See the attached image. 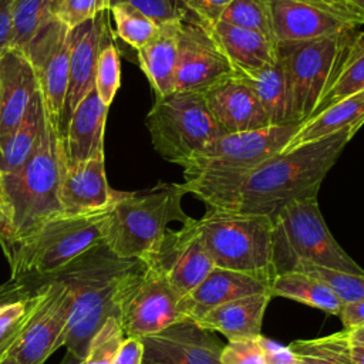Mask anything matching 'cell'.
Masks as SVG:
<instances>
[{
	"label": "cell",
	"mask_w": 364,
	"mask_h": 364,
	"mask_svg": "<svg viewBox=\"0 0 364 364\" xmlns=\"http://www.w3.org/2000/svg\"><path fill=\"white\" fill-rule=\"evenodd\" d=\"M358 27L307 41L277 43L284 70L290 121L303 125L330 87Z\"/></svg>",
	"instance_id": "9c48e42d"
},
{
	"label": "cell",
	"mask_w": 364,
	"mask_h": 364,
	"mask_svg": "<svg viewBox=\"0 0 364 364\" xmlns=\"http://www.w3.org/2000/svg\"><path fill=\"white\" fill-rule=\"evenodd\" d=\"M245 77L252 84L266 114L269 125L276 127L293 124L290 121L284 70L279 57L273 63L264 65L262 70Z\"/></svg>",
	"instance_id": "f546056e"
},
{
	"label": "cell",
	"mask_w": 364,
	"mask_h": 364,
	"mask_svg": "<svg viewBox=\"0 0 364 364\" xmlns=\"http://www.w3.org/2000/svg\"><path fill=\"white\" fill-rule=\"evenodd\" d=\"M196 223L215 267L273 282L272 218L208 209Z\"/></svg>",
	"instance_id": "ba28073f"
},
{
	"label": "cell",
	"mask_w": 364,
	"mask_h": 364,
	"mask_svg": "<svg viewBox=\"0 0 364 364\" xmlns=\"http://www.w3.org/2000/svg\"><path fill=\"white\" fill-rule=\"evenodd\" d=\"M181 183L158 182L136 192H114L104 222L102 242L124 259H146L159 245L171 222H189L182 209Z\"/></svg>",
	"instance_id": "5b68a950"
},
{
	"label": "cell",
	"mask_w": 364,
	"mask_h": 364,
	"mask_svg": "<svg viewBox=\"0 0 364 364\" xmlns=\"http://www.w3.org/2000/svg\"><path fill=\"white\" fill-rule=\"evenodd\" d=\"M317 1H324V3H331V4H338V6H344V7H348L347 4L344 3H338V1H334V0H317ZM350 9V7H348ZM351 10V9H350Z\"/></svg>",
	"instance_id": "11a10c76"
},
{
	"label": "cell",
	"mask_w": 364,
	"mask_h": 364,
	"mask_svg": "<svg viewBox=\"0 0 364 364\" xmlns=\"http://www.w3.org/2000/svg\"><path fill=\"white\" fill-rule=\"evenodd\" d=\"M181 18L161 24L156 36L136 51L138 64L146 75L155 97L173 91Z\"/></svg>",
	"instance_id": "484cf974"
},
{
	"label": "cell",
	"mask_w": 364,
	"mask_h": 364,
	"mask_svg": "<svg viewBox=\"0 0 364 364\" xmlns=\"http://www.w3.org/2000/svg\"><path fill=\"white\" fill-rule=\"evenodd\" d=\"M50 4L51 0H16L10 48L23 51L33 36L51 20Z\"/></svg>",
	"instance_id": "e575fe53"
},
{
	"label": "cell",
	"mask_w": 364,
	"mask_h": 364,
	"mask_svg": "<svg viewBox=\"0 0 364 364\" xmlns=\"http://www.w3.org/2000/svg\"><path fill=\"white\" fill-rule=\"evenodd\" d=\"M351 363L364 364V343H351Z\"/></svg>",
	"instance_id": "681fc988"
},
{
	"label": "cell",
	"mask_w": 364,
	"mask_h": 364,
	"mask_svg": "<svg viewBox=\"0 0 364 364\" xmlns=\"http://www.w3.org/2000/svg\"><path fill=\"white\" fill-rule=\"evenodd\" d=\"M60 364H84V358H80V357L74 355L73 353L67 351Z\"/></svg>",
	"instance_id": "f5cc1de1"
},
{
	"label": "cell",
	"mask_w": 364,
	"mask_h": 364,
	"mask_svg": "<svg viewBox=\"0 0 364 364\" xmlns=\"http://www.w3.org/2000/svg\"><path fill=\"white\" fill-rule=\"evenodd\" d=\"M109 0H51L50 17L70 30L108 11Z\"/></svg>",
	"instance_id": "f35d334b"
},
{
	"label": "cell",
	"mask_w": 364,
	"mask_h": 364,
	"mask_svg": "<svg viewBox=\"0 0 364 364\" xmlns=\"http://www.w3.org/2000/svg\"><path fill=\"white\" fill-rule=\"evenodd\" d=\"M125 334L119 321L115 317H109L91 337L84 364H111L117 355Z\"/></svg>",
	"instance_id": "74e56055"
},
{
	"label": "cell",
	"mask_w": 364,
	"mask_h": 364,
	"mask_svg": "<svg viewBox=\"0 0 364 364\" xmlns=\"http://www.w3.org/2000/svg\"><path fill=\"white\" fill-rule=\"evenodd\" d=\"M348 336L351 343H364V327L348 330Z\"/></svg>",
	"instance_id": "816d5d0a"
},
{
	"label": "cell",
	"mask_w": 364,
	"mask_h": 364,
	"mask_svg": "<svg viewBox=\"0 0 364 364\" xmlns=\"http://www.w3.org/2000/svg\"><path fill=\"white\" fill-rule=\"evenodd\" d=\"M109 13L115 21L117 37L136 51L148 44L159 31L158 23L129 4H112Z\"/></svg>",
	"instance_id": "d6a6232c"
},
{
	"label": "cell",
	"mask_w": 364,
	"mask_h": 364,
	"mask_svg": "<svg viewBox=\"0 0 364 364\" xmlns=\"http://www.w3.org/2000/svg\"><path fill=\"white\" fill-rule=\"evenodd\" d=\"M363 88H364V31L358 28L337 68V73L330 87L326 90V92L320 98L313 117Z\"/></svg>",
	"instance_id": "4dcf8cb0"
},
{
	"label": "cell",
	"mask_w": 364,
	"mask_h": 364,
	"mask_svg": "<svg viewBox=\"0 0 364 364\" xmlns=\"http://www.w3.org/2000/svg\"><path fill=\"white\" fill-rule=\"evenodd\" d=\"M0 364H17L13 358H10L9 355L7 357H4L1 361H0Z\"/></svg>",
	"instance_id": "db71d44e"
},
{
	"label": "cell",
	"mask_w": 364,
	"mask_h": 364,
	"mask_svg": "<svg viewBox=\"0 0 364 364\" xmlns=\"http://www.w3.org/2000/svg\"><path fill=\"white\" fill-rule=\"evenodd\" d=\"M46 115L47 111L38 91L20 125L11 134L0 138V175L11 173L27 162L40 138Z\"/></svg>",
	"instance_id": "83f0119b"
},
{
	"label": "cell",
	"mask_w": 364,
	"mask_h": 364,
	"mask_svg": "<svg viewBox=\"0 0 364 364\" xmlns=\"http://www.w3.org/2000/svg\"><path fill=\"white\" fill-rule=\"evenodd\" d=\"M202 94L223 134L270 127L262 104L245 75L235 74L220 80Z\"/></svg>",
	"instance_id": "d6986e66"
},
{
	"label": "cell",
	"mask_w": 364,
	"mask_h": 364,
	"mask_svg": "<svg viewBox=\"0 0 364 364\" xmlns=\"http://www.w3.org/2000/svg\"><path fill=\"white\" fill-rule=\"evenodd\" d=\"M183 13L192 16L206 27L220 21L223 11L232 0H178Z\"/></svg>",
	"instance_id": "b9f144b4"
},
{
	"label": "cell",
	"mask_w": 364,
	"mask_h": 364,
	"mask_svg": "<svg viewBox=\"0 0 364 364\" xmlns=\"http://www.w3.org/2000/svg\"><path fill=\"white\" fill-rule=\"evenodd\" d=\"M301 125L286 124L255 131L223 134L205 151L182 165L185 193L208 209L233 210L247 175L266 159L284 151Z\"/></svg>",
	"instance_id": "7a4b0ae2"
},
{
	"label": "cell",
	"mask_w": 364,
	"mask_h": 364,
	"mask_svg": "<svg viewBox=\"0 0 364 364\" xmlns=\"http://www.w3.org/2000/svg\"><path fill=\"white\" fill-rule=\"evenodd\" d=\"M108 209L109 206L82 215L61 213L43 222L4 250L10 264V280L31 287L101 243Z\"/></svg>",
	"instance_id": "8992f818"
},
{
	"label": "cell",
	"mask_w": 364,
	"mask_h": 364,
	"mask_svg": "<svg viewBox=\"0 0 364 364\" xmlns=\"http://www.w3.org/2000/svg\"><path fill=\"white\" fill-rule=\"evenodd\" d=\"M272 297L269 291L239 297L209 310L195 323L205 330L223 334L229 341L255 338L262 336L263 316Z\"/></svg>",
	"instance_id": "cb8c5ba5"
},
{
	"label": "cell",
	"mask_w": 364,
	"mask_h": 364,
	"mask_svg": "<svg viewBox=\"0 0 364 364\" xmlns=\"http://www.w3.org/2000/svg\"><path fill=\"white\" fill-rule=\"evenodd\" d=\"M31 287L38 293L37 306L9 351V357L17 364H44L57 348L63 347L71 316L73 299L63 283L44 279Z\"/></svg>",
	"instance_id": "7c38bea8"
},
{
	"label": "cell",
	"mask_w": 364,
	"mask_h": 364,
	"mask_svg": "<svg viewBox=\"0 0 364 364\" xmlns=\"http://www.w3.org/2000/svg\"><path fill=\"white\" fill-rule=\"evenodd\" d=\"M364 124V88L336 102L327 109L310 118L300 127L284 151L296 148L300 144L334 134L340 129L355 128L357 131Z\"/></svg>",
	"instance_id": "4316f807"
},
{
	"label": "cell",
	"mask_w": 364,
	"mask_h": 364,
	"mask_svg": "<svg viewBox=\"0 0 364 364\" xmlns=\"http://www.w3.org/2000/svg\"><path fill=\"white\" fill-rule=\"evenodd\" d=\"M145 125L155 151L181 166L223 135L203 94L195 91L155 97Z\"/></svg>",
	"instance_id": "30bf717a"
},
{
	"label": "cell",
	"mask_w": 364,
	"mask_h": 364,
	"mask_svg": "<svg viewBox=\"0 0 364 364\" xmlns=\"http://www.w3.org/2000/svg\"><path fill=\"white\" fill-rule=\"evenodd\" d=\"M121 85V60L119 51L114 40V30L111 24L105 27L102 44L97 61L95 91L100 100L109 107L118 88Z\"/></svg>",
	"instance_id": "836d02e7"
},
{
	"label": "cell",
	"mask_w": 364,
	"mask_h": 364,
	"mask_svg": "<svg viewBox=\"0 0 364 364\" xmlns=\"http://www.w3.org/2000/svg\"><path fill=\"white\" fill-rule=\"evenodd\" d=\"M30 290H34V289H31L30 286L21 283V282L9 280L7 283L0 286V303L14 299V297H18V296H23Z\"/></svg>",
	"instance_id": "7dc6e473"
},
{
	"label": "cell",
	"mask_w": 364,
	"mask_h": 364,
	"mask_svg": "<svg viewBox=\"0 0 364 364\" xmlns=\"http://www.w3.org/2000/svg\"><path fill=\"white\" fill-rule=\"evenodd\" d=\"M38 294V293H37ZM37 306V304H36ZM36 309V307H34ZM34 311V310H33ZM33 314V313H31ZM31 314H30V317H31ZM28 317V318H30ZM28 318L23 323V324H20L16 330H13L9 336H6L4 338H1L0 340V361L4 358V357H7L9 355V351H10V348L14 346V343L17 341V338H18V336L21 334V331H23V328H24V326L27 324V321H28Z\"/></svg>",
	"instance_id": "c3c4849f"
},
{
	"label": "cell",
	"mask_w": 364,
	"mask_h": 364,
	"mask_svg": "<svg viewBox=\"0 0 364 364\" xmlns=\"http://www.w3.org/2000/svg\"><path fill=\"white\" fill-rule=\"evenodd\" d=\"M293 272L307 273L324 282L344 304L364 301V274L346 273L314 264H301Z\"/></svg>",
	"instance_id": "8d00e7d4"
},
{
	"label": "cell",
	"mask_w": 364,
	"mask_h": 364,
	"mask_svg": "<svg viewBox=\"0 0 364 364\" xmlns=\"http://www.w3.org/2000/svg\"><path fill=\"white\" fill-rule=\"evenodd\" d=\"M108 11L98 14L70 31L68 88L63 118L58 127L60 136L77 105L95 88L97 61L105 27L109 24Z\"/></svg>",
	"instance_id": "ac0fdd59"
},
{
	"label": "cell",
	"mask_w": 364,
	"mask_h": 364,
	"mask_svg": "<svg viewBox=\"0 0 364 364\" xmlns=\"http://www.w3.org/2000/svg\"><path fill=\"white\" fill-rule=\"evenodd\" d=\"M38 91L26 54L18 48L4 51L0 57V138L20 125Z\"/></svg>",
	"instance_id": "7402d4cb"
},
{
	"label": "cell",
	"mask_w": 364,
	"mask_h": 364,
	"mask_svg": "<svg viewBox=\"0 0 364 364\" xmlns=\"http://www.w3.org/2000/svg\"><path fill=\"white\" fill-rule=\"evenodd\" d=\"M142 364H219L223 344L192 320L141 337Z\"/></svg>",
	"instance_id": "e0dca14e"
},
{
	"label": "cell",
	"mask_w": 364,
	"mask_h": 364,
	"mask_svg": "<svg viewBox=\"0 0 364 364\" xmlns=\"http://www.w3.org/2000/svg\"><path fill=\"white\" fill-rule=\"evenodd\" d=\"M14 3L16 0H0V57L10 48Z\"/></svg>",
	"instance_id": "f6af8a7d"
},
{
	"label": "cell",
	"mask_w": 364,
	"mask_h": 364,
	"mask_svg": "<svg viewBox=\"0 0 364 364\" xmlns=\"http://www.w3.org/2000/svg\"><path fill=\"white\" fill-rule=\"evenodd\" d=\"M108 108L100 100L95 88L77 105L61 134L63 156L67 169L104 156Z\"/></svg>",
	"instance_id": "44dd1931"
},
{
	"label": "cell",
	"mask_w": 364,
	"mask_h": 364,
	"mask_svg": "<svg viewBox=\"0 0 364 364\" xmlns=\"http://www.w3.org/2000/svg\"><path fill=\"white\" fill-rule=\"evenodd\" d=\"M219 364H263L262 336L229 341L222 348Z\"/></svg>",
	"instance_id": "ab89813d"
},
{
	"label": "cell",
	"mask_w": 364,
	"mask_h": 364,
	"mask_svg": "<svg viewBox=\"0 0 364 364\" xmlns=\"http://www.w3.org/2000/svg\"><path fill=\"white\" fill-rule=\"evenodd\" d=\"M334 1H338V3H344V4H347V3H346V0H334Z\"/></svg>",
	"instance_id": "9f6ffc18"
},
{
	"label": "cell",
	"mask_w": 364,
	"mask_h": 364,
	"mask_svg": "<svg viewBox=\"0 0 364 364\" xmlns=\"http://www.w3.org/2000/svg\"><path fill=\"white\" fill-rule=\"evenodd\" d=\"M237 74L210 30L183 13L179 27L173 91L203 92Z\"/></svg>",
	"instance_id": "5bb4252c"
},
{
	"label": "cell",
	"mask_w": 364,
	"mask_h": 364,
	"mask_svg": "<svg viewBox=\"0 0 364 364\" xmlns=\"http://www.w3.org/2000/svg\"><path fill=\"white\" fill-rule=\"evenodd\" d=\"M65 169L63 141L46 115L37 145L27 162L0 175V245L3 252L43 222L63 213L58 191Z\"/></svg>",
	"instance_id": "3957f363"
},
{
	"label": "cell",
	"mask_w": 364,
	"mask_h": 364,
	"mask_svg": "<svg viewBox=\"0 0 364 364\" xmlns=\"http://www.w3.org/2000/svg\"><path fill=\"white\" fill-rule=\"evenodd\" d=\"M272 282L247 273L213 267L210 273L179 300V313L183 320L198 321L209 310L230 300L270 293Z\"/></svg>",
	"instance_id": "ffe728a7"
},
{
	"label": "cell",
	"mask_w": 364,
	"mask_h": 364,
	"mask_svg": "<svg viewBox=\"0 0 364 364\" xmlns=\"http://www.w3.org/2000/svg\"><path fill=\"white\" fill-rule=\"evenodd\" d=\"M220 21L255 31L276 43L267 0H232Z\"/></svg>",
	"instance_id": "d590c367"
},
{
	"label": "cell",
	"mask_w": 364,
	"mask_h": 364,
	"mask_svg": "<svg viewBox=\"0 0 364 364\" xmlns=\"http://www.w3.org/2000/svg\"><path fill=\"white\" fill-rule=\"evenodd\" d=\"M70 31L63 23L51 18L23 48L37 78L46 111L57 129L68 88Z\"/></svg>",
	"instance_id": "4fadbf2b"
},
{
	"label": "cell",
	"mask_w": 364,
	"mask_h": 364,
	"mask_svg": "<svg viewBox=\"0 0 364 364\" xmlns=\"http://www.w3.org/2000/svg\"><path fill=\"white\" fill-rule=\"evenodd\" d=\"M179 296L151 263L138 260L119 280L115 304L125 337L155 334L182 318Z\"/></svg>",
	"instance_id": "8fae6325"
},
{
	"label": "cell",
	"mask_w": 364,
	"mask_h": 364,
	"mask_svg": "<svg viewBox=\"0 0 364 364\" xmlns=\"http://www.w3.org/2000/svg\"><path fill=\"white\" fill-rule=\"evenodd\" d=\"M355 132L340 129L266 159L242 183L232 212L273 218L287 203L317 199L326 175Z\"/></svg>",
	"instance_id": "6da1fadb"
},
{
	"label": "cell",
	"mask_w": 364,
	"mask_h": 364,
	"mask_svg": "<svg viewBox=\"0 0 364 364\" xmlns=\"http://www.w3.org/2000/svg\"><path fill=\"white\" fill-rule=\"evenodd\" d=\"M272 223L276 276L293 272L301 264L364 274V269L331 235L317 199L287 203L272 218Z\"/></svg>",
	"instance_id": "52a82bcc"
},
{
	"label": "cell",
	"mask_w": 364,
	"mask_h": 364,
	"mask_svg": "<svg viewBox=\"0 0 364 364\" xmlns=\"http://www.w3.org/2000/svg\"><path fill=\"white\" fill-rule=\"evenodd\" d=\"M142 262L155 266L179 299L193 290L215 267L196 219L179 229H168L156 249Z\"/></svg>",
	"instance_id": "2e32d148"
},
{
	"label": "cell",
	"mask_w": 364,
	"mask_h": 364,
	"mask_svg": "<svg viewBox=\"0 0 364 364\" xmlns=\"http://www.w3.org/2000/svg\"><path fill=\"white\" fill-rule=\"evenodd\" d=\"M276 44L333 36L364 24L344 6L317 0H267Z\"/></svg>",
	"instance_id": "9a60e30c"
},
{
	"label": "cell",
	"mask_w": 364,
	"mask_h": 364,
	"mask_svg": "<svg viewBox=\"0 0 364 364\" xmlns=\"http://www.w3.org/2000/svg\"><path fill=\"white\" fill-rule=\"evenodd\" d=\"M297 364H353L348 330L324 337L296 340L287 346Z\"/></svg>",
	"instance_id": "1f68e13d"
},
{
	"label": "cell",
	"mask_w": 364,
	"mask_h": 364,
	"mask_svg": "<svg viewBox=\"0 0 364 364\" xmlns=\"http://www.w3.org/2000/svg\"><path fill=\"white\" fill-rule=\"evenodd\" d=\"M346 3L355 14L364 18V0H346Z\"/></svg>",
	"instance_id": "f907efd6"
},
{
	"label": "cell",
	"mask_w": 364,
	"mask_h": 364,
	"mask_svg": "<svg viewBox=\"0 0 364 364\" xmlns=\"http://www.w3.org/2000/svg\"><path fill=\"white\" fill-rule=\"evenodd\" d=\"M144 347L139 337H125L111 364H142Z\"/></svg>",
	"instance_id": "7bdbcfd3"
},
{
	"label": "cell",
	"mask_w": 364,
	"mask_h": 364,
	"mask_svg": "<svg viewBox=\"0 0 364 364\" xmlns=\"http://www.w3.org/2000/svg\"><path fill=\"white\" fill-rule=\"evenodd\" d=\"M136 262L138 259L117 256L101 242L46 277L63 283L73 299L70 321L61 343L67 351L84 358L91 337L105 320H118L115 293L122 276Z\"/></svg>",
	"instance_id": "277c9868"
},
{
	"label": "cell",
	"mask_w": 364,
	"mask_h": 364,
	"mask_svg": "<svg viewBox=\"0 0 364 364\" xmlns=\"http://www.w3.org/2000/svg\"><path fill=\"white\" fill-rule=\"evenodd\" d=\"M105 175L104 156L64 169L58 199L65 215H82L107 209L114 200Z\"/></svg>",
	"instance_id": "603a6c76"
},
{
	"label": "cell",
	"mask_w": 364,
	"mask_h": 364,
	"mask_svg": "<svg viewBox=\"0 0 364 364\" xmlns=\"http://www.w3.org/2000/svg\"><path fill=\"white\" fill-rule=\"evenodd\" d=\"M270 294L307 304L333 316H338L344 306L324 282L301 272L277 274L272 282Z\"/></svg>",
	"instance_id": "f1b7e54d"
},
{
	"label": "cell",
	"mask_w": 364,
	"mask_h": 364,
	"mask_svg": "<svg viewBox=\"0 0 364 364\" xmlns=\"http://www.w3.org/2000/svg\"><path fill=\"white\" fill-rule=\"evenodd\" d=\"M208 28L240 75L253 74L277 58V44L255 31L225 21Z\"/></svg>",
	"instance_id": "d4e9b609"
},
{
	"label": "cell",
	"mask_w": 364,
	"mask_h": 364,
	"mask_svg": "<svg viewBox=\"0 0 364 364\" xmlns=\"http://www.w3.org/2000/svg\"><path fill=\"white\" fill-rule=\"evenodd\" d=\"M338 317L346 330L364 327V301L344 304Z\"/></svg>",
	"instance_id": "bcb514c9"
},
{
	"label": "cell",
	"mask_w": 364,
	"mask_h": 364,
	"mask_svg": "<svg viewBox=\"0 0 364 364\" xmlns=\"http://www.w3.org/2000/svg\"><path fill=\"white\" fill-rule=\"evenodd\" d=\"M263 344V364H297L289 347L276 344L272 340L262 337Z\"/></svg>",
	"instance_id": "ee69618b"
},
{
	"label": "cell",
	"mask_w": 364,
	"mask_h": 364,
	"mask_svg": "<svg viewBox=\"0 0 364 364\" xmlns=\"http://www.w3.org/2000/svg\"><path fill=\"white\" fill-rule=\"evenodd\" d=\"M109 3L111 6L118 3L129 4L142 11L159 26L168 21L178 20L183 14V10L181 9L178 0H109Z\"/></svg>",
	"instance_id": "60d3db41"
}]
</instances>
